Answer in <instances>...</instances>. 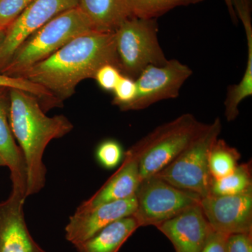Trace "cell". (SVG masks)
I'll use <instances>...</instances> for the list:
<instances>
[{
	"label": "cell",
	"instance_id": "obj_15",
	"mask_svg": "<svg viewBox=\"0 0 252 252\" xmlns=\"http://www.w3.org/2000/svg\"><path fill=\"white\" fill-rule=\"evenodd\" d=\"M0 157L11 172L13 188L27 191V169L9 124V89L0 88ZM27 197V196H26Z\"/></svg>",
	"mask_w": 252,
	"mask_h": 252
},
{
	"label": "cell",
	"instance_id": "obj_20",
	"mask_svg": "<svg viewBox=\"0 0 252 252\" xmlns=\"http://www.w3.org/2000/svg\"><path fill=\"white\" fill-rule=\"evenodd\" d=\"M240 152L224 140L217 139L209 154V170L213 180L221 178L239 165Z\"/></svg>",
	"mask_w": 252,
	"mask_h": 252
},
{
	"label": "cell",
	"instance_id": "obj_13",
	"mask_svg": "<svg viewBox=\"0 0 252 252\" xmlns=\"http://www.w3.org/2000/svg\"><path fill=\"white\" fill-rule=\"evenodd\" d=\"M169 239L175 252H200L212 228L200 204L190 207L157 227Z\"/></svg>",
	"mask_w": 252,
	"mask_h": 252
},
{
	"label": "cell",
	"instance_id": "obj_19",
	"mask_svg": "<svg viewBox=\"0 0 252 252\" xmlns=\"http://www.w3.org/2000/svg\"><path fill=\"white\" fill-rule=\"evenodd\" d=\"M252 190V162L239 164L233 172L221 178L212 180L210 194L236 195Z\"/></svg>",
	"mask_w": 252,
	"mask_h": 252
},
{
	"label": "cell",
	"instance_id": "obj_17",
	"mask_svg": "<svg viewBox=\"0 0 252 252\" xmlns=\"http://www.w3.org/2000/svg\"><path fill=\"white\" fill-rule=\"evenodd\" d=\"M140 226L135 217H124L74 246L78 252H119L127 239Z\"/></svg>",
	"mask_w": 252,
	"mask_h": 252
},
{
	"label": "cell",
	"instance_id": "obj_14",
	"mask_svg": "<svg viewBox=\"0 0 252 252\" xmlns=\"http://www.w3.org/2000/svg\"><path fill=\"white\" fill-rule=\"evenodd\" d=\"M124 157L120 168L93 196L81 204L75 212L87 211L102 204L135 196L141 182L138 159L130 148Z\"/></svg>",
	"mask_w": 252,
	"mask_h": 252
},
{
	"label": "cell",
	"instance_id": "obj_27",
	"mask_svg": "<svg viewBox=\"0 0 252 252\" xmlns=\"http://www.w3.org/2000/svg\"><path fill=\"white\" fill-rule=\"evenodd\" d=\"M226 252H252V233H235L228 235Z\"/></svg>",
	"mask_w": 252,
	"mask_h": 252
},
{
	"label": "cell",
	"instance_id": "obj_24",
	"mask_svg": "<svg viewBox=\"0 0 252 252\" xmlns=\"http://www.w3.org/2000/svg\"><path fill=\"white\" fill-rule=\"evenodd\" d=\"M33 1L0 0V29H7Z\"/></svg>",
	"mask_w": 252,
	"mask_h": 252
},
{
	"label": "cell",
	"instance_id": "obj_9",
	"mask_svg": "<svg viewBox=\"0 0 252 252\" xmlns=\"http://www.w3.org/2000/svg\"><path fill=\"white\" fill-rule=\"evenodd\" d=\"M200 205L214 231L228 235L252 233V190L236 195L210 194Z\"/></svg>",
	"mask_w": 252,
	"mask_h": 252
},
{
	"label": "cell",
	"instance_id": "obj_10",
	"mask_svg": "<svg viewBox=\"0 0 252 252\" xmlns=\"http://www.w3.org/2000/svg\"><path fill=\"white\" fill-rule=\"evenodd\" d=\"M78 2L79 0H34L6 30L0 46V71L23 41L58 15L77 7Z\"/></svg>",
	"mask_w": 252,
	"mask_h": 252
},
{
	"label": "cell",
	"instance_id": "obj_16",
	"mask_svg": "<svg viewBox=\"0 0 252 252\" xmlns=\"http://www.w3.org/2000/svg\"><path fill=\"white\" fill-rule=\"evenodd\" d=\"M78 7L99 32H114L131 18L129 0H79Z\"/></svg>",
	"mask_w": 252,
	"mask_h": 252
},
{
	"label": "cell",
	"instance_id": "obj_7",
	"mask_svg": "<svg viewBox=\"0 0 252 252\" xmlns=\"http://www.w3.org/2000/svg\"><path fill=\"white\" fill-rule=\"evenodd\" d=\"M135 197L137 207L132 216L140 227H157L199 205L202 199L198 194L177 188L155 175L141 181Z\"/></svg>",
	"mask_w": 252,
	"mask_h": 252
},
{
	"label": "cell",
	"instance_id": "obj_30",
	"mask_svg": "<svg viewBox=\"0 0 252 252\" xmlns=\"http://www.w3.org/2000/svg\"><path fill=\"white\" fill-rule=\"evenodd\" d=\"M5 36H6V30L0 29V46L4 42Z\"/></svg>",
	"mask_w": 252,
	"mask_h": 252
},
{
	"label": "cell",
	"instance_id": "obj_28",
	"mask_svg": "<svg viewBox=\"0 0 252 252\" xmlns=\"http://www.w3.org/2000/svg\"><path fill=\"white\" fill-rule=\"evenodd\" d=\"M228 235L212 230L200 252H226Z\"/></svg>",
	"mask_w": 252,
	"mask_h": 252
},
{
	"label": "cell",
	"instance_id": "obj_3",
	"mask_svg": "<svg viewBox=\"0 0 252 252\" xmlns=\"http://www.w3.org/2000/svg\"><path fill=\"white\" fill-rule=\"evenodd\" d=\"M94 31L78 6L58 15L46 23L15 51L0 74L19 77L23 72L44 61L81 34Z\"/></svg>",
	"mask_w": 252,
	"mask_h": 252
},
{
	"label": "cell",
	"instance_id": "obj_12",
	"mask_svg": "<svg viewBox=\"0 0 252 252\" xmlns=\"http://www.w3.org/2000/svg\"><path fill=\"white\" fill-rule=\"evenodd\" d=\"M137 207L136 197L102 204L83 212H75L65 227V238L72 244L81 243L107 225L132 216Z\"/></svg>",
	"mask_w": 252,
	"mask_h": 252
},
{
	"label": "cell",
	"instance_id": "obj_29",
	"mask_svg": "<svg viewBox=\"0 0 252 252\" xmlns=\"http://www.w3.org/2000/svg\"><path fill=\"white\" fill-rule=\"evenodd\" d=\"M225 5H226L227 9H228V13L232 21L234 23H236L238 21V18H237L236 14H235L234 9H233V4H232L231 0H224Z\"/></svg>",
	"mask_w": 252,
	"mask_h": 252
},
{
	"label": "cell",
	"instance_id": "obj_21",
	"mask_svg": "<svg viewBox=\"0 0 252 252\" xmlns=\"http://www.w3.org/2000/svg\"><path fill=\"white\" fill-rule=\"evenodd\" d=\"M205 0H129L131 17L158 19L178 6H189Z\"/></svg>",
	"mask_w": 252,
	"mask_h": 252
},
{
	"label": "cell",
	"instance_id": "obj_11",
	"mask_svg": "<svg viewBox=\"0 0 252 252\" xmlns=\"http://www.w3.org/2000/svg\"><path fill=\"white\" fill-rule=\"evenodd\" d=\"M26 193L12 188L0 203V252H46L32 238L24 215Z\"/></svg>",
	"mask_w": 252,
	"mask_h": 252
},
{
	"label": "cell",
	"instance_id": "obj_23",
	"mask_svg": "<svg viewBox=\"0 0 252 252\" xmlns=\"http://www.w3.org/2000/svg\"><path fill=\"white\" fill-rule=\"evenodd\" d=\"M96 157L102 166L107 169L114 168L117 167L122 160V146L115 140L104 141L97 147Z\"/></svg>",
	"mask_w": 252,
	"mask_h": 252
},
{
	"label": "cell",
	"instance_id": "obj_2",
	"mask_svg": "<svg viewBox=\"0 0 252 252\" xmlns=\"http://www.w3.org/2000/svg\"><path fill=\"white\" fill-rule=\"evenodd\" d=\"M9 124L26 162V196H31L45 185L43 155L48 144L67 135L74 126L64 115L48 117L37 97L15 89H9Z\"/></svg>",
	"mask_w": 252,
	"mask_h": 252
},
{
	"label": "cell",
	"instance_id": "obj_26",
	"mask_svg": "<svg viewBox=\"0 0 252 252\" xmlns=\"http://www.w3.org/2000/svg\"><path fill=\"white\" fill-rule=\"evenodd\" d=\"M122 76V72L117 66L107 64L99 68L94 79L97 81L101 89L104 91H113Z\"/></svg>",
	"mask_w": 252,
	"mask_h": 252
},
{
	"label": "cell",
	"instance_id": "obj_31",
	"mask_svg": "<svg viewBox=\"0 0 252 252\" xmlns=\"http://www.w3.org/2000/svg\"><path fill=\"white\" fill-rule=\"evenodd\" d=\"M1 166H6V165H5V162L4 160L2 159V158L0 157V167Z\"/></svg>",
	"mask_w": 252,
	"mask_h": 252
},
{
	"label": "cell",
	"instance_id": "obj_5",
	"mask_svg": "<svg viewBox=\"0 0 252 252\" xmlns=\"http://www.w3.org/2000/svg\"><path fill=\"white\" fill-rule=\"evenodd\" d=\"M115 33L116 51L123 75L135 79L149 65L168 61L158 37L157 19L131 17Z\"/></svg>",
	"mask_w": 252,
	"mask_h": 252
},
{
	"label": "cell",
	"instance_id": "obj_6",
	"mask_svg": "<svg viewBox=\"0 0 252 252\" xmlns=\"http://www.w3.org/2000/svg\"><path fill=\"white\" fill-rule=\"evenodd\" d=\"M221 130V122L216 118L177 158L155 176L177 188L198 194L202 198L210 195L213 179L209 170V154Z\"/></svg>",
	"mask_w": 252,
	"mask_h": 252
},
{
	"label": "cell",
	"instance_id": "obj_18",
	"mask_svg": "<svg viewBox=\"0 0 252 252\" xmlns=\"http://www.w3.org/2000/svg\"><path fill=\"white\" fill-rule=\"evenodd\" d=\"M245 29L248 46L246 67L238 84L228 86L224 100V115L228 122H233L240 114L239 107L252 95V16L240 18Z\"/></svg>",
	"mask_w": 252,
	"mask_h": 252
},
{
	"label": "cell",
	"instance_id": "obj_25",
	"mask_svg": "<svg viewBox=\"0 0 252 252\" xmlns=\"http://www.w3.org/2000/svg\"><path fill=\"white\" fill-rule=\"evenodd\" d=\"M113 92L114 94L113 104L122 110L135 98L137 84L135 79L122 74Z\"/></svg>",
	"mask_w": 252,
	"mask_h": 252
},
{
	"label": "cell",
	"instance_id": "obj_22",
	"mask_svg": "<svg viewBox=\"0 0 252 252\" xmlns=\"http://www.w3.org/2000/svg\"><path fill=\"white\" fill-rule=\"evenodd\" d=\"M0 88L18 89L33 94L39 99L44 112L62 105L49 91L39 85L21 77H11L0 74Z\"/></svg>",
	"mask_w": 252,
	"mask_h": 252
},
{
	"label": "cell",
	"instance_id": "obj_1",
	"mask_svg": "<svg viewBox=\"0 0 252 252\" xmlns=\"http://www.w3.org/2000/svg\"><path fill=\"white\" fill-rule=\"evenodd\" d=\"M107 64L119 69L115 33L91 31L74 38L19 77L44 88L63 104L79 83L94 79L99 68Z\"/></svg>",
	"mask_w": 252,
	"mask_h": 252
},
{
	"label": "cell",
	"instance_id": "obj_4",
	"mask_svg": "<svg viewBox=\"0 0 252 252\" xmlns=\"http://www.w3.org/2000/svg\"><path fill=\"white\" fill-rule=\"evenodd\" d=\"M207 125L186 113L156 127L132 146L138 159L140 180L157 175L171 163Z\"/></svg>",
	"mask_w": 252,
	"mask_h": 252
},
{
	"label": "cell",
	"instance_id": "obj_8",
	"mask_svg": "<svg viewBox=\"0 0 252 252\" xmlns=\"http://www.w3.org/2000/svg\"><path fill=\"white\" fill-rule=\"evenodd\" d=\"M192 74V69L177 59L168 60L162 65L148 66L135 79V98L122 111L142 110L160 101L177 98Z\"/></svg>",
	"mask_w": 252,
	"mask_h": 252
}]
</instances>
